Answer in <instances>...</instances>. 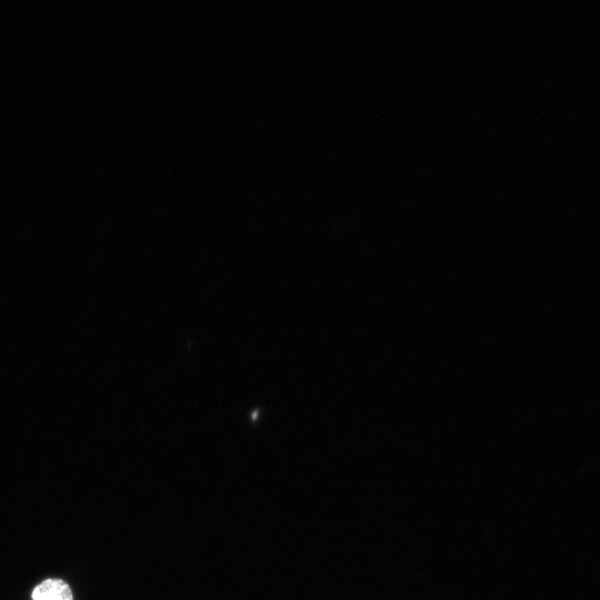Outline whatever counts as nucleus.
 I'll use <instances>...</instances> for the list:
<instances>
[{"mask_svg":"<svg viewBox=\"0 0 600 600\" xmlns=\"http://www.w3.org/2000/svg\"><path fill=\"white\" fill-rule=\"evenodd\" d=\"M32 600H73L69 586L61 579H47L32 591Z\"/></svg>","mask_w":600,"mask_h":600,"instance_id":"1","label":"nucleus"}]
</instances>
